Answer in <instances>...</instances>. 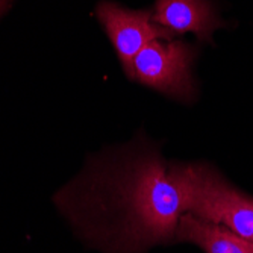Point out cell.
Segmentation results:
<instances>
[{"mask_svg":"<svg viewBox=\"0 0 253 253\" xmlns=\"http://www.w3.org/2000/svg\"><path fill=\"white\" fill-rule=\"evenodd\" d=\"M53 202L75 232L103 253H146L170 244L183 215L170 163L144 132L91 156Z\"/></svg>","mask_w":253,"mask_h":253,"instance_id":"obj_1","label":"cell"},{"mask_svg":"<svg viewBox=\"0 0 253 253\" xmlns=\"http://www.w3.org/2000/svg\"><path fill=\"white\" fill-rule=\"evenodd\" d=\"M152 12L153 23L174 37L193 34L206 44H214L212 34L217 29L229 28L215 0H155Z\"/></svg>","mask_w":253,"mask_h":253,"instance_id":"obj_5","label":"cell"},{"mask_svg":"<svg viewBox=\"0 0 253 253\" xmlns=\"http://www.w3.org/2000/svg\"><path fill=\"white\" fill-rule=\"evenodd\" d=\"M94 14L111 40L126 76L133 81V59L155 40H173L174 35L152 20V8L133 11L109 0L97 3Z\"/></svg>","mask_w":253,"mask_h":253,"instance_id":"obj_4","label":"cell"},{"mask_svg":"<svg viewBox=\"0 0 253 253\" xmlns=\"http://www.w3.org/2000/svg\"><path fill=\"white\" fill-rule=\"evenodd\" d=\"M183 214L194 215L253 241V197L247 196L211 164L170 163Z\"/></svg>","mask_w":253,"mask_h":253,"instance_id":"obj_2","label":"cell"},{"mask_svg":"<svg viewBox=\"0 0 253 253\" xmlns=\"http://www.w3.org/2000/svg\"><path fill=\"white\" fill-rule=\"evenodd\" d=\"M11 2H12V0H0V17H2L6 12V9L9 8Z\"/></svg>","mask_w":253,"mask_h":253,"instance_id":"obj_7","label":"cell"},{"mask_svg":"<svg viewBox=\"0 0 253 253\" xmlns=\"http://www.w3.org/2000/svg\"><path fill=\"white\" fill-rule=\"evenodd\" d=\"M177 243L197 246L203 253H253V241L244 240L227 229L183 214L176 231Z\"/></svg>","mask_w":253,"mask_h":253,"instance_id":"obj_6","label":"cell"},{"mask_svg":"<svg viewBox=\"0 0 253 253\" xmlns=\"http://www.w3.org/2000/svg\"><path fill=\"white\" fill-rule=\"evenodd\" d=\"M199 53V45L185 40H155L135 56L133 81L176 102L191 105L199 96L194 76Z\"/></svg>","mask_w":253,"mask_h":253,"instance_id":"obj_3","label":"cell"}]
</instances>
